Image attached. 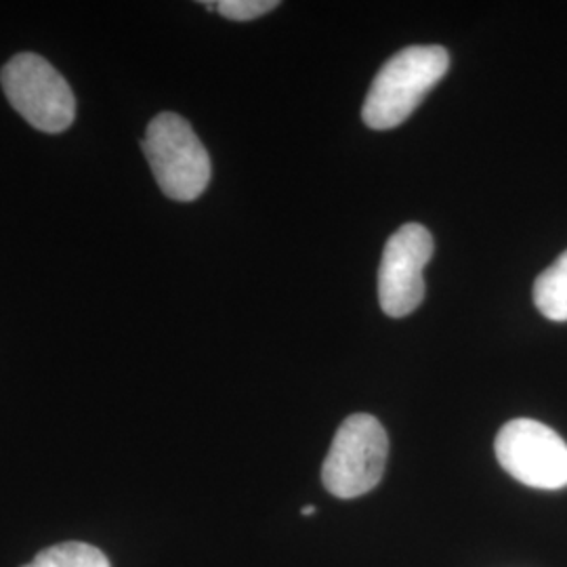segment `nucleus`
Segmentation results:
<instances>
[{
	"label": "nucleus",
	"instance_id": "nucleus-1",
	"mask_svg": "<svg viewBox=\"0 0 567 567\" xmlns=\"http://www.w3.org/2000/svg\"><path fill=\"white\" fill-rule=\"evenodd\" d=\"M450 55L440 44H416L386 61L368 91L362 121L374 131L400 126L446 76Z\"/></svg>",
	"mask_w": 567,
	"mask_h": 567
},
{
	"label": "nucleus",
	"instance_id": "nucleus-2",
	"mask_svg": "<svg viewBox=\"0 0 567 567\" xmlns=\"http://www.w3.org/2000/svg\"><path fill=\"white\" fill-rule=\"evenodd\" d=\"M143 154L164 196L177 203L200 198L210 182V156L179 114L163 112L147 124Z\"/></svg>",
	"mask_w": 567,
	"mask_h": 567
},
{
	"label": "nucleus",
	"instance_id": "nucleus-3",
	"mask_svg": "<svg viewBox=\"0 0 567 567\" xmlns=\"http://www.w3.org/2000/svg\"><path fill=\"white\" fill-rule=\"evenodd\" d=\"M389 440L370 414H351L339 426L322 466L324 487L337 498H358L372 492L385 475Z\"/></svg>",
	"mask_w": 567,
	"mask_h": 567
},
{
	"label": "nucleus",
	"instance_id": "nucleus-4",
	"mask_svg": "<svg viewBox=\"0 0 567 567\" xmlns=\"http://www.w3.org/2000/svg\"><path fill=\"white\" fill-rule=\"evenodd\" d=\"M0 82L13 110L42 133H61L76 118L70 84L41 55L21 53L7 61Z\"/></svg>",
	"mask_w": 567,
	"mask_h": 567
},
{
	"label": "nucleus",
	"instance_id": "nucleus-5",
	"mask_svg": "<svg viewBox=\"0 0 567 567\" xmlns=\"http://www.w3.org/2000/svg\"><path fill=\"white\" fill-rule=\"evenodd\" d=\"M496 458L524 486L561 489L567 486V444L532 419H515L498 431Z\"/></svg>",
	"mask_w": 567,
	"mask_h": 567
},
{
	"label": "nucleus",
	"instance_id": "nucleus-6",
	"mask_svg": "<svg viewBox=\"0 0 567 567\" xmlns=\"http://www.w3.org/2000/svg\"><path fill=\"white\" fill-rule=\"evenodd\" d=\"M433 248V236L419 224L402 225L386 240L379 267V303L389 318H405L423 303V271Z\"/></svg>",
	"mask_w": 567,
	"mask_h": 567
},
{
	"label": "nucleus",
	"instance_id": "nucleus-7",
	"mask_svg": "<svg viewBox=\"0 0 567 567\" xmlns=\"http://www.w3.org/2000/svg\"><path fill=\"white\" fill-rule=\"evenodd\" d=\"M534 305L553 322H567V250L534 284Z\"/></svg>",
	"mask_w": 567,
	"mask_h": 567
},
{
	"label": "nucleus",
	"instance_id": "nucleus-8",
	"mask_svg": "<svg viewBox=\"0 0 567 567\" xmlns=\"http://www.w3.org/2000/svg\"><path fill=\"white\" fill-rule=\"evenodd\" d=\"M23 567H110V561L100 548L84 543H63L44 548L32 564Z\"/></svg>",
	"mask_w": 567,
	"mask_h": 567
},
{
	"label": "nucleus",
	"instance_id": "nucleus-9",
	"mask_svg": "<svg viewBox=\"0 0 567 567\" xmlns=\"http://www.w3.org/2000/svg\"><path fill=\"white\" fill-rule=\"evenodd\" d=\"M278 7V0H221L217 4V11L227 20L250 21L264 18Z\"/></svg>",
	"mask_w": 567,
	"mask_h": 567
},
{
	"label": "nucleus",
	"instance_id": "nucleus-10",
	"mask_svg": "<svg viewBox=\"0 0 567 567\" xmlns=\"http://www.w3.org/2000/svg\"><path fill=\"white\" fill-rule=\"evenodd\" d=\"M301 513L309 517V515H313V513H316V507H305L303 511H301Z\"/></svg>",
	"mask_w": 567,
	"mask_h": 567
}]
</instances>
